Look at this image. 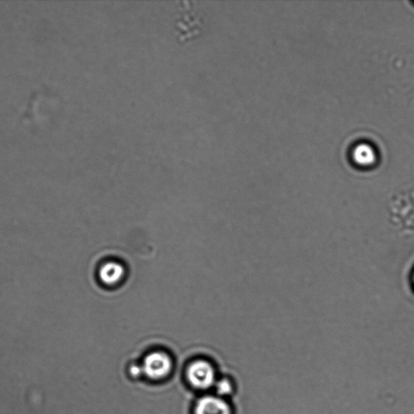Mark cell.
<instances>
[{
	"label": "cell",
	"mask_w": 414,
	"mask_h": 414,
	"mask_svg": "<svg viewBox=\"0 0 414 414\" xmlns=\"http://www.w3.org/2000/svg\"><path fill=\"white\" fill-rule=\"evenodd\" d=\"M172 360L164 352H152L145 358L143 371L150 379L159 380L166 377L172 370Z\"/></svg>",
	"instance_id": "obj_1"
},
{
	"label": "cell",
	"mask_w": 414,
	"mask_h": 414,
	"mask_svg": "<svg viewBox=\"0 0 414 414\" xmlns=\"http://www.w3.org/2000/svg\"><path fill=\"white\" fill-rule=\"evenodd\" d=\"M190 384L199 390H207L215 384L214 367L208 362L199 360L193 362L187 371Z\"/></svg>",
	"instance_id": "obj_2"
},
{
	"label": "cell",
	"mask_w": 414,
	"mask_h": 414,
	"mask_svg": "<svg viewBox=\"0 0 414 414\" xmlns=\"http://www.w3.org/2000/svg\"><path fill=\"white\" fill-rule=\"evenodd\" d=\"M195 414H231V408L220 397L207 396L197 403Z\"/></svg>",
	"instance_id": "obj_3"
},
{
	"label": "cell",
	"mask_w": 414,
	"mask_h": 414,
	"mask_svg": "<svg viewBox=\"0 0 414 414\" xmlns=\"http://www.w3.org/2000/svg\"><path fill=\"white\" fill-rule=\"evenodd\" d=\"M99 278L103 284L108 287L116 286L122 281L125 277V268L121 263L117 262H108L100 268Z\"/></svg>",
	"instance_id": "obj_4"
},
{
	"label": "cell",
	"mask_w": 414,
	"mask_h": 414,
	"mask_svg": "<svg viewBox=\"0 0 414 414\" xmlns=\"http://www.w3.org/2000/svg\"><path fill=\"white\" fill-rule=\"evenodd\" d=\"M216 391L220 396L229 395L232 392V385L230 381L224 379L217 382Z\"/></svg>",
	"instance_id": "obj_5"
},
{
	"label": "cell",
	"mask_w": 414,
	"mask_h": 414,
	"mask_svg": "<svg viewBox=\"0 0 414 414\" xmlns=\"http://www.w3.org/2000/svg\"><path fill=\"white\" fill-rule=\"evenodd\" d=\"M410 280H411V287L414 291V268L413 269V271L411 273Z\"/></svg>",
	"instance_id": "obj_6"
}]
</instances>
